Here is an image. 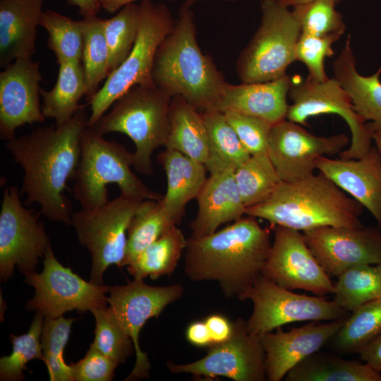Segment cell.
<instances>
[{
  "instance_id": "6da1fadb",
  "label": "cell",
  "mask_w": 381,
  "mask_h": 381,
  "mask_svg": "<svg viewBox=\"0 0 381 381\" xmlns=\"http://www.w3.org/2000/svg\"><path fill=\"white\" fill-rule=\"evenodd\" d=\"M88 117L82 105L62 125L39 128L5 141L6 148L24 173L20 190L27 196L24 205L37 204L43 216L66 225H71L73 212L64 191L78 169Z\"/></svg>"
},
{
  "instance_id": "7a4b0ae2",
  "label": "cell",
  "mask_w": 381,
  "mask_h": 381,
  "mask_svg": "<svg viewBox=\"0 0 381 381\" xmlns=\"http://www.w3.org/2000/svg\"><path fill=\"white\" fill-rule=\"evenodd\" d=\"M268 229L248 215L202 237L187 238L185 273L214 281L227 298H238L262 275L272 246Z\"/></svg>"
},
{
  "instance_id": "3957f363",
  "label": "cell",
  "mask_w": 381,
  "mask_h": 381,
  "mask_svg": "<svg viewBox=\"0 0 381 381\" xmlns=\"http://www.w3.org/2000/svg\"><path fill=\"white\" fill-rule=\"evenodd\" d=\"M152 80L170 97L181 96L202 113L217 110L226 81L212 58L201 51L194 13L185 2L172 30L157 49Z\"/></svg>"
},
{
  "instance_id": "277c9868",
  "label": "cell",
  "mask_w": 381,
  "mask_h": 381,
  "mask_svg": "<svg viewBox=\"0 0 381 381\" xmlns=\"http://www.w3.org/2000/svg\"><path fill=\"white\" fill-rule=\"evenodd\" d=\"M363 207L322 173L281 181L261 204L246 214L300 231L326 226L361 227Z\"/></svg>"
},
{
  "instance_id": "5b68a950",
  "label": "cell",
  "mask_w": 381,
  "mask_h": 381,
  "mask_svg": "<svg viewBox=\"0 0 381 381\" xmlns=\"http://www.w3.org/2000/svg\"><path fill=\"white\" fill-rule=\"evenodd\" d=\"M87 127L81 141L80 159L74 176L73 194L81 209L99 207L109 202L107 186L116 184L121 195L160 200L163 195L150 189L131 170L133 152L122 144L107 140Z\"/></svg>"
},
{
  "instance_id": "8992f818",
  "label": "cell",
  "mask_w": 381,
  "mask_h": 381,
  "mask_svg": "<svg viewBox=\"0 0 381 381\" xmlns=\"http://www.w3.org/2000/svg\"><path fill=\"white\" fill-rule=\"evenodd\" d=\"M171 98L155 84L134 85L91 128L102 135L117 132L128 136L135 146L133 167L152 175V153L165 147L169 135Z\"/></svg>"
},
{
  "instance_id": "52a82bcc",
  "label": "cell",
  "mask_w": 381,
  "mask_h": 381,
  "mask_svg": "<svg viewBox=\"0 0 381 381\" xmlns=\"http://www.w3.org/2000/svg\"><path fill=\"white\" fill-rule=\"evenodd\" d=\"M139 7L135 44L126 59L109 74L102 87L88 102L91 114L87 127H92L114 102L131 87L155 84L152 69L155 54L164 38L172 30L175 20L164 4L141 0Z\"/></svg>"
},
{
  "instance_id": "ba28073f",
  "label": "cell",
  "mask_w": 381,
  "mask_h": 381,
  "mask_svg": "<svg viewBox=\"0 0 381 381\" xmlns=\"http://www.w3.org/2000/svg\"><path fill=\"white\" fill-rule=\"evenodd\" d=\"M289 7L278 0H262L261 23L236 63L242 83H261L286 75L296 61V47L301 25Z\"/></svg>"
},
{
  "instance_id": "9c48e42d",
  "label": "cell",
  "mask_w": 381,
  "mask_h": 381,
  "mask_svg": "<svg viewBox=\"0 0 381 381\" xmlns=\"http://www.w3.org/2000/svg\"><path fill=\"white\" fill-rule=\"evenodd\" d=\"M140 202L120 195L99 207L73 213L71 226L80 244L91 255L90 282L104 285L109 266H123L127 231Z\"/></svg>"
},
{
  "instance_id": "30bf717a",
  "label": "cell",
  "mask_w": 381,
  "mask_h": 381,
  "mask_svg": "<svg viewBox=\"0 0 381 381\" xmlns=\"http://www.w3.org/2000/svg\"><path fill=\"white\" fill-rule=\"evenodd\" d=\"M238 298L252 301L253 311L246 321V328L258 336L291 322L333 321L349 315V312L333 300L294 293L262 275Z\"/></svg>"
},
{
  "instance_id": "8fae6325",
  "label": "cell",
  "mask_w": 381,
  "mask_h": 381,
  "mask_svg": "<svg viewBox=\"0 0 381 381\" xmlns=\"http://www.w3.org/2000/svg\"><path fill=\"white\" fill-rule=\"evenodd\" d=\"M43 270L25 272L24 282L35 290L25 308L44 317L59 318L68 311L86 312L108 304L106 294L110 286L87 282L64 267L56 258L52 246L43 260Z\"/></svg>"
},
{
  "instance_id": "7c38bea8",
  "label": "cell",
  "mask_w": 381,
  "mask_h": 381,
  "mask_svg": "<svg viewBox=\"0 0 381 381\" xmlns=\"http://www.w3.org/2000/svg\"><path fill=\"white\" fill-rule=\"evenodd\" d=\"M296 82L292 78L286 119L304 125L307 120L320 114H333L341 116L347 123L351 140L349 147L339 154L341 159H358L372 147V138L365 120L356 111L347 91L334 78L319 82L309 78Z\"/></svg>"
},
{
  "instance_id": "4fadbf2b",
  "label": "cell",
  "mask_w": 381,
  "mask_h": 381,
  "mask_svg": "<svg viewBox=\"0 0 381 381\" xmlns=\"http://www.w3.org/2000/svg\"><path fill=\"white\" fill-rule=\"evenodd\" d=\"M20 192L4 189L0 212V277L7 281L16 267L23 274L35 271L51 246L44 226L32 210L24 206Z\"/></svg>"
},
{
  "instance_id": "5bb4252c",
  "label": "cell",
  "mask_w": 381,
  "mask_h": 381,
  "mask_svg": "<svg viewBox=\"0 0 381 381\" xmlns=\"http://www.w3.org/2000/svg\"><path fill=\"white\" fill-rule=\"evenodd\" d=\"M167 366L171 373H189L205 380L222 376L234 381L267 380L260 337L249 332L242 318L234 321L231 337L226 341L211 344L202 358L185 364L168 361Z\"/></svg>"
},
{
  "instance_id": "9a60e30c",
  "label": "cell",
  "mask_w": 381,
  "mask_h": 381,
  "mask_svg": "<svg viewBox=\"0 0 381 381\" xmlns=\"http://www.w3.org/2000/svg\"><path fill=\"white\" fill-rule=\"evenodd\" d=\"M109 293V306L135 347V363L125 380L148 378L151 365L147 353L140 346V332L149 319L158 318L168 305L182 296L183 288L179 284L152 286L146 284L143 279H134L126 285L110 286Z\"/></svg>"
},
{
  "instance_id": "2e32d148",
  "label": "cell",
  "mask_w": 381,
  "mask_h": 381,
  "mask_svg": "<svg viewBox=\"0 0 381 381\" xmlns=\"http://www.w3.org/2000/svg\"><path fill=\"white\" fill-rule=\"evenodd\" d=\"M262 275L289 290H304L320 296L334 292V284L310 250L303 233L284 226H275Z\"/></svg>"
},
{
  "instance_id": "e0dca14e",
  "label": "cell",
  "mask_w": 381,
  "mask_h": 381,
  "mask_svg": "<svg viewBox=\"0 0 381 381\" xmlns=\"http://www.w3.org/2000/svg\"><path fill=\"white\" fill-rule=\"evenodd\" d=\"M349 143L343 133L315 135L285 119L272 126L267 155L280 179L291 182L314 174L319 157L339 154Z\"/></svg>"
},
{
  "instance_id": "ac0fdd59",
  "label": "cell",
  "mask_w": 381,
  "mask_h": 381,
  "mask_svg": "<svg viewBox=\"0 0 381 381\" xmlns=\"http://www.w3.org/2000/svg\"><path fill=\"white\" fill-rule=\"evenodd\" d=\"M310 250L330 277L363 265L381 263V232L376 227L320 226L303 231Z\"/></svg>"
},
{
  "instance_id": "d6986e66",
  "label": "cell",
  "mask_w": 381,
  "mask_h": 381,
  "mask_svg": "<svg viewBox=\"0 0 381 381\" xmlns=\"http://www.w3.org/2000/svg\"><path fill=\"white\" fill-rule=\"evenodd\" d=\"M40 63L18 58L0 73V137L6 141L20 126L43 123L40 104Z\"/></svg>"
},
{
  "instance_id": "ffe728a7",
  "label": "cell",
  "mask_w": 381,
  "mask_h": 381,
  "mask_svg": "<svg viewBox=\"0 0 381 381\" xmlns=\"http://www.w3.org/2000/svg\"><path fill=\"white\" fill-rule=\"evenodd\" d=\"M344 320L322 324L313 321L288 332L280 327L275 332L260 335L265 352L267 380H282L294 367L331 340Z\"/></svg>"
},
{
  "instance_id": "44dd1931",
  "label": "cell",
  "mask_w": 381,
  "mask_h": 381,
  "mask_svg": "<svg viewBox=\"0 0 381 381\" xmlns=\"http://www.w3.org/2000/svg\"><path fill=\"white\" fill-rule=\"evenodd\" d=\"M316 169L366 208L381 227V155L374 145L358 159L320 157Z\"/></svg>"
},
{
  "instance_id": "7402d4cb",
  "label": "cell",
  "mask_w": 381,
  "mask_h": 381,
  "mask_svg": "<svg viewBox=\"0 0 381 381\" xmlns=\"http://www.w3.org/2000/svg\"><path fill=\"white\" fill-rule=\"evenodd\" d=\"M292 78L286 75L261 83L232 85L225 82L217 104L223 113L234 111L264 119L272 125L286 119Z\"/></svg>"
},
{
  "instance_id": "603a6c76",
  "label": "cell",
  "mask_w": 381,
  "mask_h": 381,
  "mask_svg": "<svg viewBox=\"0 0 381 381\" xmlns=\"http://www.w3.org/2000/svg\"><path fill=\"white\" fill-rule=\"evenodd\" d=\"M233 169L210 174L196 198L198 210L190 223L192 237L216 231L225 223L235 222L246 214L237 188Z\"/></svg>"
},
{
  "instance_id": "cb8c5ba5",
  "label": "cell",
  "mask_w": 381,
  "mask_h": 381,
  "mask_svg": "<svg viewBox=\"0 0 381 381\" xmlns=\"http://www.w3.org/2000/svg\"><path fill=\"white\" fill-rule=\"evenodd\" d=\"M44 0H0V66L35 53Z\"/></svg>"
},
{
  "instance_id": "d4e9b609",
  "label": "cell",
  "mask_w": 381,
  "mask_h": 381,
  "mask_svg": "<svg viewBox=\"0 0 381 381\" xmlns=\"http://www.w3.org/2000/svg\"><path fill=\"white\" fill-rule=\"evenodd\" d=\"M157 157L167 177V191L161 202L177 224L185 214L186 205L196 199L201 190L207 170L204 164L176 150L165 148Z\"/></svg>"
},
{
  "instance_id": "484cf974",
  "label": "cell",
  "mask_w": 381,
  "mask_h": 381,
  "mask_svg": "<svg viewBox=\"0 0 381 381\" xmlns=\"http://www.w3.org/2000/svg\"><path fill=\"white\" fill-rule=\"evenodd\" d=\"M351 35L332 64L334 77L347 91L356 111L365 120L381 125V66L370 75L357 70Z\"/></svg>"
},
{
  "instance_id": "4316f807",
  "label": "cell",
  "mask_w": 381,
  "mask_h": 381,
  "mask_svg": "<svg viewBox=\"0 0 381 381\" xmlns=\"http://www.w3.org/2000/svg\"><path fill=\"white\" fill-rule=\"evenodd\" d=\"M170 128L165 148L179 151L205 164L208 154V132L202 112L181 96L171 98Z\"/></svg>"
},
{
  "instance_id": "83f0119b",
  "label": "cell",
  "mask_w": 381,
  "mask_h": 381,
  "mask_svg": "<svg viewBox=\"0 0 381 381\" xmlns=\"http://www.w3.org/2000/svg\"><path fill=\"white\" fill-rule=\"evenodd\" d=\"M59 64L56 83L50 90L40 89L42 110L45 118L54 119L56 125L71 119L82 105L86 94L84 68L80 61H66Z\"/></svg>"
},
{
  "instance_id": "f1b7e54d",
  "label": "cell",
  "mask_w": 381,
  "mask_h": 381,
  "mask_svg": "<svg viewBox=\"0 0 381 381\" xmlns=\"http://www.w3.org/2000/svg\"><path fill=\"white\" fill-rule=\"evenodd\" d=\"M287 381H381V373L367 363L315 352L294 367Z\"/></svg>"
},
{
  "instance_id": "f546056e",
  "label": "cell",
  "mask_w": 381,
  "mask_h": 381,
  "mask_svg": "<svg viewBox=\"0 0 381 381\" xmlns=\"http://www.w3.org/2000/svg\"><path fill=\"white\" fill-rule=\"evenodd\" d=\"M187 238L181 230L174 225L147 246L127 265L134 279L150 277L156 279L170 276L174 272L186 249Z\"/></svg>"
},
{
  "instance_id": "4dcf8cb0",
  "label": "cell",
  "mask_w": 381,
  "mask_h": 381,
  "mask_svg": "<svg viewBox=\"0 0 381 381\" xmlns=\"http://www.w3.org/2000/svg\"><path fill=\"white\" fill-rule=\"evenodd\" d=\"M208 132V154L205 163L210 174L235 170L250 157L225 114L218 110L202 113Z\"/></svg>"
},
{
  "instance_id": "1f68e13d",
  "label": "cell",
  "mask_w": 381,
  "mask_h": 381,
  "mask_svg": "<svg viewBox=\"0 0 381 381\" xmlns=\"http://www.w3.org/2000/svg\"><path fill=\"white\" fill-rule=\"evenodd\" d=\"M174 225L161 200L141 201L127 231L123 266L133 262L147 246Z\"/></svg>"
},
{
  "instance_id": "d6a6232c",
  "label": "cell",
  "mask_w": 381,
  "mask_h": 381,
  "mask_svg": "<svg viewBox=\"0 0 381 381\" xmlns=\"http://www.w3.org/2000/svg\"><path fill=\"white\" fill-rule=\"evenodd\" d=\"M337 278L333 301L347 312L381 298V263L352 267Z\"/></svg>"
},
{
  "instance_id": "836d02e7",
  "label": "cell",
  "mask_w": 381,
  "mask_h": 381,
  "mask_svg": "<svg viewBox=\"0 0 381 381\" xmlns=\"http://www.w3.org/2000/svg\"><path fill=\"white\" fill-rule=\"evenodd\" d=\"M104 20L96 16L83 17L82 64L89 102L99 90V85L109 74V50L104 32Z\"/></svg>"
},
{
  "instance_id": "e575fe53",
  "label": "cell",
  "mask_w": 381,
  "mask_h": 381,
  "mask_svg": "<svg viewBox=\"0 0 381 381\" xmlns=\"http://www.w3.org/2000/svg\"><path fill=\"white\" fill-rule=\"evenodd\" d=\"M381 334V298L367 302L353 311L331 339L344 353H359Z\"/></svg>"
},
{
  "instance_id": "d590c367",
  "label": "cell",
  "mask_w": 381,
  "mask_h": 381,
  "mask_svg": "<svg viewBox=\"0 0 381 381\" xmlns=\"http://www.w3.org/2000/svg\"><path fill=\"white\" fill-rule=\"evenodd\" d=\"M234 176L246 209L266 201L282 181L267 154L250 155Z\"/></svg>"
},
{
  "instance_id": "8d00e7d4",
  "label": "cell",
  "mask_w": 381,
  "mask_h": 381,
  "mask_svg": "<svg viewBox=\"0 0 381 381\" xmlns=\"http://www.w3.org/2000/svg\"><path fill=\"white\" fill-rule=\"evenodd\" d=\"M40 26L48 34L47 47L55 54L56 62L82 61L83 30L82 21L74 20L54 11H43Z\"/></svg>"
},
{
  "instance_id": "74e56055",
  "label": "cell",
  "mask_w": 381,
  "mask_h": 381,
  "mask_svg": "<svg viewBox=\"0 0 381 381\" xmlns=\"http://www.w3.org/2000/svg\"><path fill=\"white\" fill-rule=\"evenodd\" d=\"M75 320L63 316L44 317L40 340L42 361L50 381H73L71 365L66 363L63 355Z\"/></svg>"
},
{
  "instance_id": "f35d334b",
  "label": "cell",
  "mask_w": 381,
  "mask_h": 381,
  "mask_svg": "<svg viewBox=\"0 0 381 381\" xmlns=\"http://www.w3.org/2000/svg\"><path fill=\"white\" fill-rule=\"evenodd\" d=\"M139 13V4L131 3L121 8L113 17L104 20L109 73L126 59L135 44Z\"/></svg>"
},
{
  "instance_id": "ab89813d",
  "label": "cell",
  "mask_w": 381,
  "mask_h": 381,
  "mask_svg": "<svg viewBox=\"0 0 381 381\" xmlns=\"http://www.w3.org/2000/svg\"><path fill=\"white\" fill-rule=\"evenodd\" d=\"M43 315L36 312L28 332L20 336L10 335L12 352L0 358V380L20 381L25 378L23 370L33 359H43L41 334Z\"/></svg>"
},
{
  "instance_id": "60d3db41",
  "label": "cell",
  "mask_w": 381,
  "mask_h": 381,
  "mask_svg": "<svg viewBox=\"0 0 381 381\" xmlns=\"http://www.w3.org/2000/svg\"><path fill=\"white\" fill-rule=\"evenodd\" d=\"M95 320V339L92 344L117 365L124 363L135 351L133 342L109 306L90 311Z\"/></svg>"
},
{
  "instance_id": "b9f144b4",
  "label": "cell",
  "mask_w": 381,
  "mask_h": 381,
  "mask_svg": "<svg viewBox=\"0 0 381 381\" xmlns=\"http://www.w3.org/2000/svg\"><path fill=\"white\" fill-rule=\"evenodd\" d=\"M337 0H313L294 6L292 11L301 25V33L315 36L343 35L346 30Z\"/></svg>"
},
{
  "instance_id": "7bdbcfd3",
  "label": "cell",
  "mask_w": 381,
  "mask_h": 381,
  "mask_svg": "<svg viewBox=\"0 0 381 381\" xmlns=\"http://www.w3.org/2000/svg\"><path fill=\"white\" fill-rule=\"evenodd\" d=\"M342 35L331 34L315 36L301 33L296 44V59L303 63L308 71V78L322 82L328 78L325 73L324 61L334 52L332 45Z\"/></svg>"
},
{
  "instance_id": "ee69618b",
  "label": "cell",
  "mask_w": 381,
  "mask_h": 381,
  "mask_svg": "<svg viewBox=\"0 0 381 381\" xmlns=\"http://www.w3.org/2000/svg\"><path fill=\"white\" fill-rule=\"evenodd\" d=\"M224 114L250 155L267 154L272 123L241 113L226 111Z\"/></svg>"
},
{
  "instance_id": "f6af8a7d",
  "label": "cell",
  "mask_w": 381,
  "mask_h": 381,
  "mask_svg": "<svg viewBox=\"0 0 381 381\" xmlns=\"http://www.w3.org/2000/svg\"><path fill=\"white\" fill-rule=\"evenodd\" d=\"M117 366L91 344L85 356L71 364L73 381H110Z\"/></svg>"
},
{
  "instance_id": "bcb514c9",
  "label": "cell",
  "mask_w": 381,
  "mask_h": 381,
  "mask_svg": "<svg viewBox=\"0 0 381 381\" xmlns=\"http://www.w3.org/2000/svg\"><path fill=\"white\" fill-rule=\"evenodd\" d=\"M212 344L227 341L234 331V322L220 314H212L205 319Z\"/></svg>"
},
{
  "instance_id": "7dc6e473",
  "label": "cell",
  "mask_w": 381,
  "mask_h": 381,
  "mask_svg": "<svg viewBox=\"0 0 381 381\" xmlns=\"http://www.w3.org/2000/svg\"><path fill=\"white\" fill-rule=\"evenodd\" d=\"M188 341L198 347H208L212 339L207 327L204 320L194 321L189 324L186 331Z\"/></svg>"
},
{
  "instance_id": "c3c4849f",
  "label": "cell",
  "mask_w": 381,
  "mask_h": 381,
  "mask_svg": "<svg viewBox=\"0 0 381 381\" xmlns=\"http://www.w3.org/2000/svg\"><path fill=\"white\" fill-rule=\"evenodd\" d=\"M358 353L363 361L375 370L381 373V334Z\"/></svg>"
},
{
  "instance_id": "681fc988",
  "label": "cell",
  "mask_w": 381,
  "mask_h": 381,
  "mask_svg": "<svg viewBox=\"0 0 381 381\" xmlns=\"http://www.w3.org/2000/svg\"><path fill=\"white\" fill-rule=\"evenodd\" d=\"M68 3L76 6L83 17L96 16L101 8L98 0H68Z\"/></svg>"
},
{
  "instance_id": "f907efd6",
  "label": "cell",
  "mask_w": 381,
  "mask_h": 381,
  "mask_svg": "<svg viewBox=\"0 0 381 381\" xmlns=\"http://www.w3.org/2000/svg\"><path fill=\"white\" fill-rule=\"evenodd\" d=\"M136 0H98L101 8L110 13H115L123 6L133 3Z\"/></svg>"
},
{
  "instance_id": "816d5d0a",
  "label": "cell",
  "mask_w": 381,
  "mask_h": 381,
  "mask_svg": "<svg viewBox=\"0 0 381 381\" xmlns=\"http://www.w3.org/2000/svg\"><path fill=\"white\" fill-rule=\"evenodd\" d=\"M369 128L374 146L381 155V125L370 122L367 123Z\"/></svg>"
},
{
  "instance_id": "f5cc1de1",
  "label": "cell",
  "mask_w": 381,
  "mask_h": 381,
  "mask_svg": "<svg viewBox=\"0 0 381 381\" xmlns=\"http://www.w3.org/2000/svg\"><path fill=\"white\" fill-rule=\"evenodd\" d=\"M278 1L281 4L286 7H289V6L294 7L295 6L305 4V3L311 1L313 0H278ZM342 1L344 0H337V3H339Z\"/></svg>"
},
{
  "instance_id": "db71d44e",
  "label": "cell",
  "mask_w": 381,
  "mask_h": 381,
  "mask_svg": "<svg viewBox=\"0 0 381 381\" xmlns=\"http://www.w3.org/2000/svg\"><path fill=\"white\" fill-rule=\"evenodd\" d=\"M184 1H185V3H186L188 5L191 6V5H193V4H195V3L198 2V1H205V0H184ZM225 1H236V0H225Z\"/></svg>"
}]
</instances>
